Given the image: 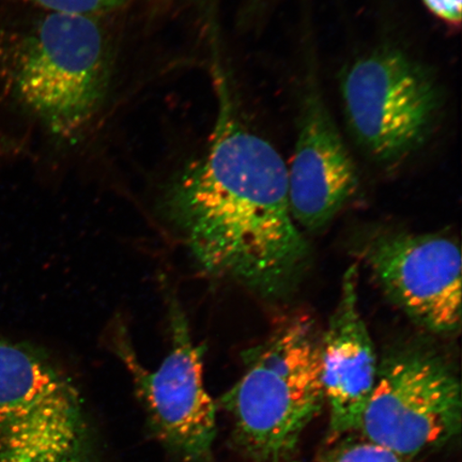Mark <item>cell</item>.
<instances>
[{
	"instance_id": "1",
	"label": "cell",
	"mask_w": 462,
	"mask_h": 462,
	"mask_svg": "<svg viewBox=\"0 0 462 462\" xmlns=\"http://www.w3.org/2000/svg\"><path fill=\"white\" fill-rule=\"evenodd\" d=\"M287 167L224 97L209 147L166 198L172 221L208 273L268 299L291 292L310 259L289 206Z\"/></svg>"
},
{
	"instance_id": "2",
	"label": "cell",
	"mask_w": 462,
	"mask_h": 462,
	"mask_svg": "<svg viewBox=\"0 0 462 462\" xmlns=\"http://www.w3.org/2000/svg\"><path fill=\"white\" fill-rule=\"evenodd\" d=\"M245 372L222 403L252 462H287L325 404L321 338L297 318L248 350Z\"/></svg>"
},
{
	"instance_id": "3",
	"label": "cell",
	"mask_w": 462,
	"mask_h": 462,
	"mask_svg": "<svg viewBox=\"0 0 462 462\" xmlns=\"http://www.w3.org/2000/svg\"><path fill=\"white\" fill-rule=\"evenodd\" d=\"M94 16L49 14L22 42L14 71L19 99L53 134L77 137L99 111L111 51Z\"/></svg>"
},
{
	"instance_id": "4",
	"label": "cell",
	"mask_w": 462,
	"mask_h": 462,
	"mask_svg": "<svg viewBox=\"0 0 462 462\" xmlns=\"http://www.w3.org/2000/svg\"><path fill=\"white\" fill-rule=\"evenodd\" d=\"M71 380L43 352L0 337V462H94Z\"/></svg>"
},
{
	"instance_id": "5",
	"label": "cell",
	"mask_w": 462,
	"mask_h": 462,
	"mask_svg": "<svg viewBox=\"0 0 462 462\" xmlns=\"http://www.w3.org/2000/svg\"><path fill=\"white\" fill-rule=\"evenodd\" d=\"M340 91L352 136L379 163H395L423 146L441 107L440 91L430 72L389 46L352 62Z\"/></svg>"
},
{
	"instance_id": "6",
	"label": "cell",
	"mask_w": 462,
	"mask_h": 462,
	"mask_svg": "<svg viewBox=\"0 0 462 462\" xmlns=\"http://www.w3.org/2000/svg\"><path fill=\"white\" fill-rule=\"evenodd\" d=\"M461 386L448 364L420 349L396 351L378 365L359 432L408 460L457 436Z\"/></svg>"
},
{
	"instance_id": "7",
	"label": "cell",
	"mask_w": 462,
	"mask_h": 462,
	"mask_svg": "<svg viewBox=\"0 0 462 462\" xmlns=\"http://www.w3.org/2000/svg\"><path fill=\"white\" fill-rule=\"evenodd\" d=\"M171 349L157 371L144 369L125 339L117 351L165 446L184 462H211L217 408L202 380L204 346L194 343L178 303L171 305Z\"/></svg>"
},
{
	"instance_id": "8",
	"label": "cell",
	"mask_w": 462,
	"mask_h": 462,
	"mask_svg": "<svg viewBox=\"0 0 462 462\" xmlns=\"http://www.w3.org/2000/svg\"><path fill=\"white\" fill-rule=\"evenodd\" d=\"M367 260L383 291L412 320L439 334L461 323V254L439 235L392 234L369 246Z\"/></svg>"
},
{
	"instance_id": "9",
	"label": "cell",
	"mask_w": 462,
	"mask_h": 462,
	"mask_svg": "<svg viewBox=\"0 0 462 462\" xmlns=\"http://www.w3.org/2000/svg\"><path fill=\"white\" fill-rule=\"evenodd\" d=\"M306 89L288 172L289 206L298 226L325 227L356 192L355 162L314 85Z\"/></svg>"
},
{
	"instance_id": "10",
	"label": "cell",
	"mask_w": 462,
	"mask_h": 462,
	"mask_svg": "<svg viewBox=\"0 0 462 462\" xmlns=\"http://www.w3.org/2000/svg\"><path fill=\"white\" fill-rule=\"evenodd\" d=\"M373 340L357 306V270L346 271L337 309L321 339L322 384L330 409L328 439L356 432L377 380Z\"/></svg>"
},
{
	"instance_id": "11",
	"label": "cell",
	"mask_w": 462,
	"mask_h": 462,
	"mask_svg": "<svg viewBox=\"0 0 462 462\" xmlns=\"http://www.w3.org/2000/svg\"><path fill=\"white\" fill-rule=\"evenodd\" d=\"M321 462H409V460L361 437L355 440L346 439L328 453Z\"/></svg>"
},
{
	"instance_id": "12",
	"label": "cell",
	"mask_w": 462,
	"mask_h": 462,
	"mask_svg": "<svg viewBox=\"0 0 462 462\" xmlns=\"http://www.w3.org/2000/svg\"><path fill=\"white\" fill-rule=\"evenodd\" d=\"M51 14L94 16L121 7L125 0H27Z\"/></svg>"
},
{
	"instance_id": "13",
	"label": "cell",
	"mask_w": 462,
	"mask_h": 462,
	"mask_svg": "<svg viewBox=\"0 0 462 462\" xmlns=\"http://www.w3.org/2000/svg\"><path fill=\"white\" fill-rule=\"evenodd\" d=\"M426 7L439 19L452 25L461 23L462 0H423Z\"/></svg>"
}]
</instances>
